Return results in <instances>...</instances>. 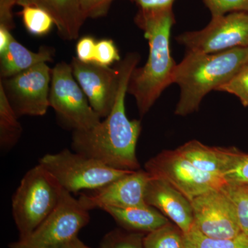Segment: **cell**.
Here are the masks:
<instances>
[{
	"mask_svg": "<svg viewBox=\"0 0 248 248\" xmlns=\"http://www.w3.org/2000/svg\"><path fill=\"white\" fill-rule=\"evenodd\" d=\"M140 59L138 53H133L120 62L117 66L120 73V87L112 110L93 128L73 131V151L97 160L111 169L140 170L136 148L141 131V122L129 120L125 107L129 79Z\"/></svg>",
	"mask_w": 248,
	"mask_h": 248,
	"instance_id": "obj_1",
	"label": "cell"
},
{
	"mask_svg": "<svg viewBox=\"0 0 248 248\" xmlns=\"http://www.w3.org/2000/svg\"><path fill=\"white\" fill-rule=\"evenodd\" d=\"M135 22L148 41L149 55L146 64L135 68L130 76L128 93L136 100L143 117L165 89L173 83L175 62L171 55L170 32L175 23L172 8L156 11H139Z\"/></svg>",
	"mask_w": 248,
	"mask_h": 248,
	"instance_id": "obj_2",
	"label": "cell"
},
{
	"mask_svg": "<svg viewBox=\"0 0 248 248\" xmlns=\"http://www.w3.org/2000/svg\"><path fill=\"white\" fill-rule=\"evenodd\" d=\"M248 63V47L217 53L186 51L173 76V83L180 87L175 115L187 116L198 110L208 93L232 79Z\"/></svg>",
	"mask_w": 248,
	"mask_h": 248,
	"instance_id": "obj_3",
	"label": "cell"
},
{
	"mask_svg": "<svg viewBox=\"0 0 248 248\" xmlns=\"http://www.w3.org/2000/svg\"><path fill=\"white\" fill-rule=\"evenodd\" d=\"M63 189L40 164L29 170L12 199V211L19 239L32 234L58 206Z\"/></svg>",
	"mask_w": 248,
	"mask_h": 248,
	"instance_id": "obj_4",
	"label": "cell"
},
{
	"mask_svg": "<svg viewBox=\"0 0 248 248\" xmlns=\"http://www.w3.org/2000/svg\"><path fill=\"white\" fill-rule=\"evenodd\" d=\"M43 166L70 193L94 190L133 171L111 169L97 160L64 149L41 158Z\"/></svg>",
	"mask_w": 248,
	"mask_h": 248,
	"instance_id": "obj_5",
	"label": "cell"
},
{
	"mask_svg": "<svg viewBox=\"0 0 248 248\" xmlns=\"http://www.w3.org/2000/svg\"><path fill=\"white\" fill-rule=\"evenodd\" d=\"M49 102L59 120L73 131L89 130L102 121L74 78L71 65L66 62L52 69Z\"/></svg>",
	"mask_w": 248,
	"mask_h": 248,
	"instance_id": "obj_6",
	"label": "cell"
},
{
	"mask_svg": "<svg viewBox=\"0 0 248 248\" xmlns=\"http://www.w3.org/2000/svg\"><path fill=\"white\" fill-rule=\"evenodd\" d=\"M90 221L89 211L63 190L58 206L32 234L10 245V248L64 247Z\"/></svg>",
	"mask_w": 248,
	"mask_h": 248,
	"instance_id": "obj_7",
	"label": "cell"
},
{
	"mask_svg": "<svg viewBox=\"0 0 248 248\" xmlns=\"http://www.w3.org/2000/svg\"><path fill=\"white\" fill-rule=\"evenodd\" d=\"M145 170L169 183L190 201L226 184L224 178L197 169L177 149L166 150L151 158L145 164Z\"/></svg>",
	"mask_w": 248,
	"mask_h": 248,
	"instance_id": "obj_8",
	"label": "cell"
},
{
	"mask_svg": "<svg viewBox=\"0 0 248 248\" xmlns=\"http://www.w3.org/2000/svg\"><path fill=\"white\" fill-rule=\"evenodd\" d=\"M186 51L217 53L248 47V13L234 12L212 17L201 31L186 32L177 37Z\"/></svg>",
	"mask_w": 248,
	"mask_h": 248,
	"instance_id": "obj_9",
	"label": "cell"
},
{
	"mask_svg": "<svg viewBox=\"0 0 248 248\" xmlns=\"http://www.w3.org/2000/svg\"><path fill=\"white\" fill-rule=\"evenodd\" d=\"M52 70L42 63L7 79L0 85L18 117L43 116L50 107Z\"/></svg>",
	"mask_w": 248,
	"mask_h": 248,
	"instance_id": "obj_10",
	"label": "cell"
},
{
	"mask_svg": "<svg viewBox=\"0 0 248 248\" xmlns=\"http://www.w3.org/2000/svg\"><path fill=\"white\" fill-rule=\"evenodd\" d=\"M191 204L194 224L205 236L233 239L241 234L233 204L221 189L198 196Z\"/></svg>",
	"mask_w": 248,
	"mask_h": 248,
	"instance_id": "obj_11",
	"label": "cell"
},
{
	"mask_svg": "<svg viewBox=\"0 0 248 248\" xmlns=\"http://www.w3.org/2000/svg\"><path fill=\"white\" fill-rule=\"evenodd\" d=\"M73 76L83 90L93 110L102 118L110 114L115 104L120 83L118 67L99 66L84 63L73 58L71 63Z\"/></svg>",
	"mask_w": 248,
	"mask_h": 248,
	"instance_id": "obj_12",
	"label": "cell"
},
{
	"mask_svg": "<svg viewBox=\"0 0 248 248\" xmlns=\"http://www.w3.org/2000/svg\"><path fill=\"white\" fill-rule=\"evenodd\" d=\"M151 176L146 170L133 171L91 193L81 194L78 199L85 210L107 207L129 208L148 205L145 191Z\"/></svg>",
	"mask_w": 248,
	"mask_h": 248,
	"instance_id": "obj_13",
	"label": "cell"
},
{
	"mask_svg": "<svg viewBox=\"0 0 248 248\" xmlns=\"http://www.w3.org/2000/svg\"><path fill=\"white\" fill-rule=\"evenodd\" d=\"M145 201L174 222L184 234L193 226L191 201L169 183L151 177L145 191Z\"/></svg>",
	"mask_w": 248,
	"mask_h": 248,
	"instance_id": "obj_14",
	"label": "cell"
},
{
	"mask_svg": "<svg viewBox=\"0 0 248 248\" xmlns=\"http://www.w3.org/2000/svg\"><path fill=\"white\" fill-rule=\"evenodd\" d=\"M177 149L197 169L222 177L241 154L235 148L208 146L197 140L187 142Z\"/></svg>",
	"mask_w": 248,
	"mask_h": 248,
	"instance_id": "obj_15",
	"label": "cell"
},
{
	"mask_svg": "<svg viewBox=\"0 0 248 248\" xmlns=\"http://www.w3.org/2000/svg\"><path fill=\"white\" fill-rule=\"evenodd\" d=\"M17 5L42 8L53 17L62 39L74 40L79 37L85 21L78 0H17Z\"/></svg>",
	"mask_w": 248,
	"mask_h": 248,
	"instance_id": "obj_16",
	"label": "cell"
},
{
	"mask_svg": "<svg viewBox=\"0 0 248 248\" xmlns=\"http://www.w3.org/2000/svg\"><path fill=\"white\" fill-rule=\"evenodd\" d=\"M53 50L42 46L37 53L31 51L13 38L9 48L0 55V76L7 79L42 63L53 61Z\"/></svg>",
	"mask_w": 248,
	"mask_h": 248,
	"instance_id": "obj_17",
	"label": "cell"
},
{
	"mask_svg": "<svg viewBox=\"0 0 248 248\" xmlns=\"http://www.w3.org/2000/svg\"><path fill=\"white\" fill-rule=\"evenodd\" d=\"M102 210L130 231L150 233L170 223L167 217L149 205L129 208L107 207Z\"/></svg>",
	"mask_w": 248,
	"mask_h": 248,
	"instance_id": "obj_18",
	"label": "cell"
},
{
	"mask_svg": "<svg viewBox=\"0 0 248 248\" xmlns=\"http://www.w3.org/2000/svg\"><path fill=\"white\" fill-rule=\"evenodd\" d=\"M0 85V146L4 151L14 148L22 133V127Z\"/></svg>",
	"mask_w": 248,
	"mask_h": 248,
	"instance_id": "obj_19",
	"label": "cell"
},
{
	"mask_svg": "<svg viewBox=\"0 0 248 248\" xmlns=\"http://www.w3.org/2000/svg\"><path fill=\"white\" fill-rule=\"evenodd\" d=\"M185 248H248V236L243 233L233 239H215L205 236L193 225L184 234Z\"/></svg>",
	"mask_w": 248,
	"mask_h": 248,
	"instance_id": "obj_20",
	"label": "cell"
},
{
	"mask_svg": "<svg viewBox=\"0 0 248 248\" xmlns=\"http://www.w3.org/2000/svg\"><path fill=\"white\" fill-rule=\"evenodd\" d=\"M145 248H185L184 233L170 223L148 233L143 239Z\"/></svg>",
	"mask_w": 248,
	"mask_h": 248,
	"instance_id": "obj_21",
	"label": "cell"
},
{
	"mask_svg": "<svg viewBox=\"0 0 248 248\" xmlns=\"http://www.w3.org/2000/svg\"><path fill=\"white\" fill-rule=\"evenodd\" d=\"M20 15L24 27L33 35H47L55 25L53 17L45 9L37 6H24Z\"/></svg>",
	"mask_w": 248,
	"mask_h": 248,
	"instance_id": "obj_22",
	"label": "cell"
},
{
	"mask_svg": "<svg viewBox=\"0 0 248 248\" xmlns=\"http://www.w3.org/2000/svg\"><path fill=\"white\" fill-rule=\"evenodd\" d=\"M221 189L233 204L241 233L248 236V187L226 183Z\"/></svg>",
	"mask_w": 248,
	"mask_h": 248,
	"instance_id": "obj_23",
	"label": "cell"
},
{
	"mask_svg": "<svg viewBox=\"0 0 248 248\" xmlns=\"http://www.w3.org/2000/svg\"><path fill=\"white\" fill-rule=\"evenodd\" d=\"M144 235L141 233L124 234L115 231L108 233L102 239V248H145Z\"/></svg>",
	"mask_w": 248,
	"mask_h": 248,
	"instance_id": "obj_24",
	"label": "cell"
},
{
	"mask_svg": "<svg viewBox=\"0 0 248 248\" xmlns=\"http://www.w3.org/2000/svg\"><path fill=\"white\" fill-rule=\"evenodd\" d=\"M217 91L234 94L245 107H248V63L229 81L220 86Z\"/></svg>",
	"mask_w": 248,
	"mask_h": 248,
	"instance_id": "obj_25",
	"label": "cell"
},
{
	"mask_svg": "<svg viewBox=\"0 0 248 248\" xmlns=\"http://www.w3.org/2000/svg\"><path fill=\"white\" fill-rule=\"evenodd\" d=\"M210 10L212 17L225 16L228 13H248V0H203Z\"/></svg>",
	"mask_w": 248,
	"mask_h": 248,
	"instance_id": "obj_26",
	"label": "cell"
},
{
	"mask_svg": "<svg viewBox=\"0 0 248 248\" xmlns=\"http://www.w3.org/2000/svg\"><path fill=\"white\" fill-rule=\"evenodd\" d=\"M118 49L112 40L104 39L96 44L94 62L99 66L110 67L116 62H120Z\"/></svg>",
	"mask_w": 248,
	"mask_h": 248,
	"instance_id": "obj_27",
	"label": "cell"
},
{
	"mask_svg": "<svg viewBox=\"0 0 248 248\" xmlns=\"http://www.w3.org/2000/svg\"><path fill=\"white\" fill-rule=\"evenodd\" d=\"M223 178L227 184L248 187V154L241 153L234 166Z\"/></svg>",
	"mask_w": 248,
	"mask_h": 248,
	"instance_id": "obj_28",
	"label": "cell"
},
{
	"mask_svg": "<svg viewBox=\"0 0 248 248\" xmlns=\"http://www.w3.org/2000/svg\"><path fill=\"white\" fill-rule=\"evenodd\" d=\"M113 0H78L80 9L86 19L106 16Z\"/></svg>",
	"mask_w": 248,
	"mask_h": 248,
	"instance_id": "obj_29",
	"label": "cell"
},
{
	"mask_svg": "<svg viewBox=\"0 0 248 248\" xmlns=\"http://www.w3.org/2000/svg\"><path fill=\"white\" fill-rule=\"evenodd\" d=\"M96 44L97 42L91 36L81 37L76 45L77 58L84 63H93Z\"/></svg>",
	"mask_w": 248,
	"mask_h": 248,
	"instance_id": "obj_30",
	"label": "cell"
},
{
	"mask_svg": "<svg viewBox=\"0 0 248 248\" xmlns=\"http://www.w3.org/2000/svg\"><path fill=\"white\" fill-rule=\"evenodd\" d=\"M17 4V0H0V27L9 30L15 28L12 9Z\"/></svg>",
	"mask_w": 248,
	"mask_h": 248,
	"instance_id": "obj_31",
	"label": "cell"
},
{
	"mask_svg": "<svg viewBox=\"0 0 248 248\" xmlns=\"http://www.w3.org/2000/svg\"><path fill=\"white\" fill-rule=\"evenodd\" d=\"M138 5L140 11H156L172 8L175 0H130Z\"/></svg>",
	"mask_w": 248,
	"mask_h": 248,
	"instance_id": "obj_32",
	"label": "cell"
},
{
	"mask_svg": "<svg viewBox=\"0 0 248 248\" xmlns=\"http://www.w3.org/2000/svg\"><path fill=\"white\" fill-rule=\"evenodd\" d=\"M14 36L11 33V31L4 27H0V55L7 50Z\"/></svg>",
	"mask_w": 248,
	"mask_h": 248,
	"instance_id": "obj_33",
	"label": "cell"
},
{
	"mask_svg": "<svg viewBox=\"0 0 248 248\" xmlns=\"http://www.w3.org/2000/svg\"><path fill=\"white\" fill-rule=\"evenodd\" d=\"M64 248H91L85 245L79 238L76 237L65 245Z\"/></svg>",
	"mask_w": 248,
	"mask_h": 248,
	"instance_id": "obj_34",
	"label": "cell"
},
{
	"mask_svg": "<svg viewBox=\"0 0 248 248\" xmlns=\"http://www.w3.org/2000/svg\"><path fill=\"white\" fill-rule=\"evenodd\" d=\"M64 248V247H58V248Z\"/></svg>",
	"mask_w": 248,
	"mask_h": 248,
	"instance_id": "obj_35",
	"label": "cell"
}]
</instances>
